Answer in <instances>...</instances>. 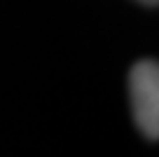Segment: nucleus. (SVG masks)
<instances>
[{"label": "nucleus", "instance_id": "nucleus-1", "mask_svg": "<svg viewBox=\"0 0 159 157\" xmlns=\"http://www.w3.org/2000/svg\"><path fill=\"white\" fill-rule=\"evenodd\" d=\"M129 94L136 127L148 141L159 136V66L152 59H143L129 73Z\"/></svg>", "mask_w": 159, "mask_h": 157}, {"label": "nucleus", "instance_id": "nucleus-2", "mask_svg": "<svg viewBox=\"0 0 159 157\" xmlns=\"http://www.w3.org/2000/svg\"><path fill=\"white\" fill-rule=\"evenodd\" d=\"M140 2H143V5H148V7H157L159 0H140Z\"/></svg>", "mask_w": 159, "mask_h": 157}]
</instances>
